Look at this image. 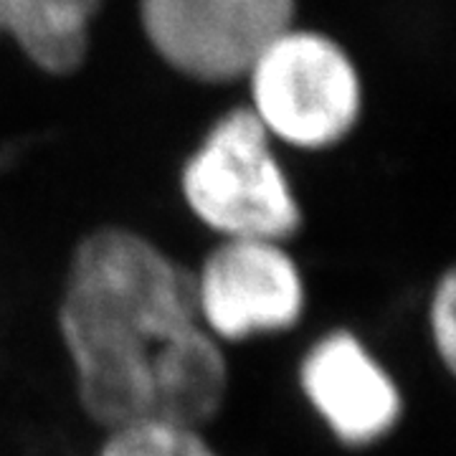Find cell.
<instances>
[{
    "instance_id": "1",
    "label": "cell",
    "mask_w": 456,
    "mask_h": 456,
    "mask_svg": "<svg viewBox=\"0 0 456 456\" xmlns=\"http://www.w3.org/2000/svg\"><path fill=\"white\" fill-rule=\"evenodd\" d=\"M56 325L79 408L104 431L206 428L226 406L231 370L198 317L193 272L140 231L102 226L74 246Z\"/></svg>"
},
{
    "instance_id": "2",
    "label": "cell",
    "mask_w": 456,
    "mask_h": 456,
    "mask_svg": "<svg viewBox=\"0 0 456 456\" xmlns=\"http://www.w3.org/2000/svg\"><path fill=\"white\" fill-rule=\"evenodd\" d=\"M188 211L221 239L287 241L302 206L272 137L248 110H231L203 137L180 173Z\"/></svg>"
},
{
    "instance_id": "3",
    "label": "cell",
    "mask_w": 456,
    "mask_h": 456,
    "mask_svg": "<svg viewBox=\"0 0 456 456\" xmlns=\"http://www.w3.org/2000/svg\"><path fill=\"white\" fill-rule=\"evenodd\" d=\"M248 112L264 132L297 150H327L358 125L362 84L338 41L287 28L261 51L244 77Z\"/></svg>"
},
{
    "instance_id": "4",
    "label": "cell",
    "mask_w": 456,
    "mask_h": 456,
    "mask_svg": "<svg viewBox=\"0 0 456 456\" xmlns=\"http://www.w3.org/2000/svg\"><path fill=\"white\" fill-rule=\"evenodd\" d=\"M198 317L221 345L281 335L302 322L307 284L281 241L221 239L193 272Z\"/></svg>"
},
{
    "instance_id": "5",
    "label": "cell",
    "mask_w": 456,
    "mask_h": 456,
    "mask_svg": "<svg viewBox=\"0 0 456 456\" xmlns=\"http://www.w3.org/2000/svg\"><path fill=\"white\" fill-rule=\"evenodd\" d=\"M297 0H140L150 46L198 82L244 79L279 33L292 28Z\"/></svg>"
},
{
    "instance_id": "6",
    "label": "cell",
    "mask_w": 456,
    "mask_h": 456,
    "mask_svg": "<svg viewBox=\"0 0 456 456\" xmlns=\"http://www.w3.org/2000/svg\"><path fill=\"white\" fill-rule=\"evenodd\" d=\"M297 375L317 419L350 449L391 436L403 416L395 378L350 330H332L312 342Z\"/></svg>"
},
{
    "instance_id": "7",
    "label": "cell",
    "mask_w": 456,
    "mask_h": 456,
    "mask_svg": "<svg viewBox=\"0 0 456 456\" xmlns=\"http://www.w3.org/2000/svg\"><path fill=\"white\" fill-rule=\"evenodd\" d=\"M99 8L102 0H0V38H13L46 74H74Z\"/></svg>"
},
{
    "instance_id": "8",
    "label": "cell",
    "mask_w": 456,
    "mask_h": 456,
    "mask_svg": "<svg viewBox=\"0 0 456 456\" xmlns=\"http://www.w3.org/2000/svg\"><path fill=\"white\" fill-rule=\"evenodd\" d=\"M97 456H221L203 428L180 421H137L104 431Z\"/></svg>"
},
{
    "instance_id": "9",
    "label": "cell",
    "mask_w": 456,
    "mask_h": 456,
    "mask_svg": "<svg viewBox=\"0 0 456 456\" xmlns=\"http://www.w3.org/2000/svg\"><path fill=\"white\" fill-rule=\"evenodd\" d=\"M428 335L434 353L439 355L446 373L456 370V274L449 269L436 281L428 310H426Z\"/></svg>"
}]
</instances>
